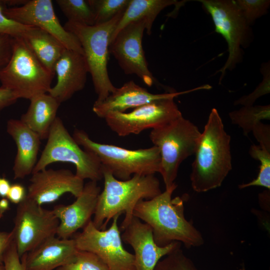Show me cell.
I'll list each match as a JSON object with an SVG mask.
<instances>
[{
    "label": "cell",
    "mask_w": 270,
    "mask_h": 270,
    "mask_svg": "<svg viewBox=\"0 0 270 270\" xmlns=\"http://www.w3.org/2000/svg\"><path fill=\"white\" fill-rule=\"evenodd\" d=\"M177 185L150 200H140L135 206L133 216L150 226L153 238L159 246L173 242L182 243L186 248L202 245L200 232L185 218L183 200L172 194Z\"/></svg>",
    "instance_id": "1"
},
{
    "label": "cell",
    "mask_w": 270,
    "mask_h": 270,
    "mask_svg": "<svg viewBox=\"0 0 270 270\" xmlns=\"http://www.w3.org/2000/svg\"><path fill=\"white\" fill-rule=\"evenodd\" d=\"M230 136L218 110H211L201 132L192 164V189L202 192L220 186L232 169Z\"/></svg>",
    "instance_id": "2"
},
{
    "label": "cell",
    "mask_w": 270,
    "mask_h": 270,
    "mask_svg": "<svg viewBox=\"0 0 270 270\" xmlns=\"http://www.w3.org/2000/svg\"><path fill=\"white\" fill-rule=\"evenodd\" d=\"M102 170L104 186L98 196L92 221L97 228L104 230L110 220L124 214L120 228L123 231L133 218L137 203L162 192L160 182L154 174H135L128 180H119L108 170Z\"/></svg>",
    "instance_id": "3"
},
{
    "label": "cell",
    "mask_w": 270,
    "mask_h": 270,
    "mask_svg": "<svg viewBox=\"0 0 270 270\" xmlns=\"http://www.w3.org/2000/svg\"><path fill=\"white\" fill-rule=\"evenodd\" d=\"M72 136L84 150L94 154L102 168L110 171L118 180H127L135 174L160 173V154L158 148L154 146L146 148L128 150L94 142L86 132L79 129H76Z\"/></svg>",
    "instance_id": "4"
},
{
    "label": "cell",
    "mask_w": 270,
    "mask_h": 270,
    "mask_svg": "<svg viewBox=\"0 0 270 270\" xmlns=\"http://www.w3.org/2000/svg\"><path fill=\"white\" fill-rule=\"evenodd\" d=\"M124 12L104 24L90 26L67 22L64 26L77 38L82 46L98 95L97 102L104 100L116 88L110 80L108 70L109 46Z\"/></svg>",
    "instance_id": "5"
},
{
    "label": "cell",
    "mask_w": 270,
    "mask_h": 270,
    "mask_svg": "<svg viewBox=\"0 0 270 270\" xmlns=\"http://www.w3.org/2000/svg\"><path fill=\"white\" fill-rule=\"evenodd\" d=\"M54 74L40 61L22 36L13 37L11 57L0 72L2 86L12 90L18 98L30 100L48 92Z\"/></svg>",
    "instance_id": "6"
},
{
    "label": "cell",
    "mask_w": 270,
    "mask_h": 270,
    "mask_svg": "<svg viewBox=\"0 0 270 270\" xmlns=\"http://www.w3.org/2000/svg\"><path fill=\"white\" fill-rule=\"evenodd\" d=\"M200 134L198 127L182 116L152 130L150 138L160 150V173L166 189L176 184L181 163L194 154Z\"/></svg>",
    "instance_id": "7"
},
{
    "label": "cell",
    "mask_w": 270,
    "mask_h": 270,
    "mask_svg": "<svg viewBox=\"0 0 270 270\" xmlns=\"http://www.w3.org/2000/svg\"><path fill=\"white\" fill-rule=\"evenodd\" d=\"M48 141L32 172L44 169L56 162H69L74 165L76 175L84 180L98 182L102 179V166L93 153L82 149L56 117L50 130Z\"/></svg>",
    "instance_id": "8"
},
{
    "label": "cell",
    "mask_w": 270,
    "mask_h": 270,
    "mask_svg": "<svg viewBox=\"0 0 270 270\" xmlns=\"http://www.w3.org/2000/svg\"><path fill=\"white\" fill-rule=\"evenodd\" d=\"M210 15L215 31L226 40L228 56L224 66L216 73L221 72V82L227 70H232L242 59V47H248L252 42V32L234 0H197Z\"/></svg>",
    "instance_id": "9"
},
{
    "label": "cell",
    "mask_w": 270,
    "mask_h": 270,
    "mask_svg": "<svg viewBox=\"0 0 270 270\" xmlns=\"http://www.w3.org/2000/svg\"><path fill=\"white\" fill-rule=\"evenodd\" d=\"M59 223L52 210L44 208L26 196L18 204L12 230L20 257L55 236Z\"/></svg>",
    "instance_id": "10"
},
{
    "label": "cell",
    "mask_w": 270,
    "mask_h": 270,
    "mask_svg": "<svg viewBox=\"0 0 270 270\" xmlns=\"http://www.w3.org/2000/svg\"><path fill=\"white\" fill-rule=\"evenodd\" d=\"M114 216L108 228L100 230L92 220L82 232L73 236L77 248L96 254L107 266L108 270H135L134 255L124 247L118 220Z\"/></svg>",
    "instance_id": "11"
},
{
    "label": "cell",
    "mask_w": 270,
    "mask_h": 270,
    "mask_svg": "<svg viewBox=\"0 0 270 270\" xmlns=\"http://www.w3.org/2000/svg\"><path fill=\"white\" fill-rule=\"evenodd\" d=\"M182 116L174 98H170L142 105L128 112H110L104 119L112 132L125 136L152 130Z\"/></svg>",
    "instance_id": "12"
},
{
    "label": "cell",
    "mask_w": 270,
    "mask_h": 270,
    "mask_svg": "<svg viewBox=\"0 0 270 270\" xmlns=\"http://www.w3.org/2000/svg\"><path fill=\"white\" fill-rule=\"evenodd\" d=\"M146 23L134 22L126 25L116 36L109 46V53L117 60L126 74H136L151 86L156 80L148 68L142 46Z\"/></svg>",
    "instance_id": "13"
},
{
    "label": "cell",
    "mask_w": 270,
    "mask_h": 270,
    "mask_svg": "<svg viewBox=\"0 0 270 270\" xmlns=\"http://www.w3.org/2000/svg\"><path fill=\"white\" fill-rule=\"evenodd\" d=\"M8 18L25 26L40 28L58 40L66 48L84 55L77 38L67 31L56 16L51 0H30L24 4L4 8Z\"/></svg>",
    "instance_id": "14"
},
{
    "label": "cell",
    "mask_w": 270,
    "mask_h": 270,
    "mask_svg": "<svg viewBox=\"0 0 270 270\" xmlns=\"http://www.w3.org/2000/svg\"><path fill=\"white\" fill-rule=\"evenodd\" d=\"M27 197L42 206L54 202L66 193L78 196L84 180L67 169H44L32 174Z\"/></svg>",
    "instance_id": "15"
},
{
    "label": "cell",
    "mask_w": 270,
    "mask_h": 270,
    "mask_svg": "<svg viewBox=\"0 0 270 270\" xmlns=\"http://www.w3.org/2000/svg\"><path fill=\"white\" fill-rule=\"evenodd\" d=\"M123 231L122 240L134 250L135 270H154L163 257L181 248L182 243L176 241L164 246H158L150 226L134 216Z\"/></svg>",
    "instance_id": "16"
},
{
    "label": "cell",
    "mask_w": 270,
    "mask_h": 270,
    "mask_svg": "<svg viewBox=\"0 0 270 270\" xmlns=\"http://www.w3.org/2000/svg\"><path fill=\"white\" fill-rule=\"evenodd\" d=\"M206 90V85L193 89L176 92L170 90L163 94H152L146 89L136 84L133 80L128 81L116 89L104 100L95 101L92 111L98 117L104 118L110 112H124L130 108H136L152 102L170 98H174L180 95L200 90Z\"/></svg>",
    "instance_id": "17"
},
{
    "label": "cell",
    "mask_w": 270,
    "mask_h": 270,
    "mask_svg": "<svg viewBox=\"0 0 270 270\" xmlns=\"http://www.w3.org/2000/svg\"><path fill=\"white\" fill-rule=\"evenodd\" d=\"M100 192L97 182L90 180L84 185L82 192L74 202L54 207L53 212L60 222L56 232L58 238H70L92 220Z\"/></svg>",
    "instance_id": "18"
},
{
    "label": "cell",
    "mask_w": 270,
    "mask_h": 270,
    "mask_svg": "<svg viewBox=\"0 0 270 270\" xmlns=\"http://www.w3.org/2000/svg\"><path fill=\"white\" fill-rule=\"evenodd\" d=\"M54 72L56 83L48 93L60 104L84 88L89 72L84 55L66 48L56 62Z\"/></svg>",
    "instance_id": "19"
},
{
    "label": "cell",
    "mask_w": 270,
    "mask_h": 270,
    "mask_svg": "<svg viewBox=\"0 0 270 270\" xmlns=\"http://www.w3.org/2000/svg\"><path fill=\"white\" fill-rule=\"evenodd\" d=\"M78 249L73 238H50L24 254L26 270H54L69 262Z\"/></svg>",
    "instance_id": "20"
},
{
    "label": "cell",
    "mask_w": 270,
    "mask_h": 270,
    "mask_svg": "<svg viewBox=\"0 0 270 270\" xmlns=\"http://www.w3.org/2000/svg\"><path fill=\"white\" fill-rule=\"evenodd\" d=\"M6 131L15 142L17 148L12 168L14 178H24L32 174L36 164L41 140L20 120H9Z\"/></svg>",
    "instance_id": "21"
},
{
    "label": "cell",
    "mask_w": 270,
    "mask_h": 270,
    "mask_svg": "<svg viewBox=\"0 0 270 270\" xmlns=\"http://www.w3.org/2000/svg\"><path fill=\"white\" fill-rule=\"evenodd\" d=\"M30 100L28 108L20 120L40 140L47 138L60 104L48 93L35 96Z\"/></svg>",
    "instance_id": "22"
},
{
    "label": "cell",
    "mask_w": 270,
    "mask_h": 270,
    "mask_svg": "<svg viewBox=\"0 0 270 270\" xmlns=\"http://www.w3.org/2000/svg\"><path fill=\"white\" fill-rule=\"evenodd\" d=\"M178 3L176 0H130L114 32L110 42L122 28L138 20L145 22L146 33L150 35L153 23L160 12L168 6Z\"/></svg>",
    "instance_id": "23"
},
{
    "label": "cell",
    "mask_w": 270,
    "mask_h": 270,
    "mask_svg": "<svg viewBox=\"0 0 270 270\" xmlns=\"http://www.w3.org/2000/svg\"><path fill=\"white\" fill-rule=\"evenodd\" d=\"M22 37L40 61L54 74L55 64L66 48L64 45L50 34L34 26Z\"/></svg>",
    "instance_id": "24"
},
{
    "label": "cell",
    "mask_w": 270,
    "mask_h": 270,
    "mask_svg": "<svg viewBox=\"0 0 270 270\" xmlns=\"http://www.w3.org/2000/svg\"><path fill=\"white\" fill-rule=\"evenodd\" d=\"M232 124H236L248 136L255 126L262 120H270V106H243L228 114Z\"/></svg>",
    "instance_id": "25"
},
{
    "label": "cell",
    "mask_w": 270,
    "mask_h": 270,
    "mask_svg": "<svg viewBox=\"0 0 270 270\" xmlns=\"http://www.w3.org/2000/svg\"><path fill=\"white\" fill-rule=\"evenodd\" d=\"M56 2L67 18L68 22L90 26L95 24L94 16L88 0H56Z\"/></svg>",
    "instance_id": "26"
},
{
    "label": "cell",
    "mask_w": 270,
    "mask_h": 270,
    "mask_svg": "<svg viewBox=\"0 0 270 270\" xmlns=\"http://www.w3.org/2000/svg\"><path fill=\"white\" fill-rule=\"evenodd\" d=\"M250 156L260 162V170L256 178L238 186L240 189L251 186H260L270 189V150L260 145L252 144L249 150Z\"/></svg>",
    "instance_id": "27"
},
{
    "label": "cell",
    "mask_w": 270,
    "mask_h": 270,
    "mask_svg": "<svg viewBox=\"0 0 270 270\" xmlns=\"http://www.w3.org/2000/svg\"><path fill=\"white\" fill-rule=\"evenodd\" d=\"M95 18V24L106 23L124 12L130 0H87Z\"/></svg>",
    "instance_id": "28"
},
{
    "label": "cell",
    "mask_w": 270,
    "mask_h": 270,
    "mask_svg": "<svg viewBox=\"0 0 270 270\" xmlns=\"http://www.w3.org/2000/svg\"><path fill=\"white\" fill-rule=\"evenodd\" d=\"M56 270H108V268L95 254L78 250L69 262Z\"/></svg>",
    "instance_id": "29"
},
{
    "label": "cell",
    "mask_w": 270,
    "mask_h": 270,
    "mask_svg": "<svg viewBox=\"0 0 270 270\" xmlns=\"http://www.w3.org/2000/svg\"><path fill=\"white\" fill-rule=\"evenodd\" d=\"M154 270H200L180 248L162 258Z\"/></svg>",
    "instance_id": "30"
},
{
    "label": "cell",
    "mask_w": 270,
    "mask_h": 270,
    "mask_svg": "<svg viewBox=\"0 0 270 270\" xmlns=\"http://www.w3.org/2000/svg\"><path fill=\"white\" fill-rule=\"evenodd\" d=\"M234 1L250 26L256 19L266 14L270 6V0H234Z\"/></svg>",
    "instance_id": "31"
},
{
    "label": "cell",
    "mask_w": 270,
    "mask_h": 270,
    "mask_svg": "<svg viewBox=\"0 0 270 270\" xmlns=\"http://www.w3.org/2000/svg\"><path fill=\"white\" fill-rule=\"evenodd\" d=\"M270 62L263 63L261 66L260 72L263 76L262 82L256 88L248 95L239 98L234 102V104L243 106H253L255 101L260 97L268 94L270 92Z\"/></svg>",
    "instance_id": "32"
},
{
    "label": "cell",
    "mask_w": 270,
    "mask_h": 270,
    "mask_svg": "<svg viewBox=\"0 0 270 270\" xmlns=\"http://www.w3.org/2000/svg\"><path fill=\"white\" fill-rule=\"evenodd\" d=\"M4 7L0 3V34L22 36L32 26L20 24L8 18L4 13Z\"/></svg>",
    "instance_id": "33"
},
{
    "label": "cell",
    "mask_w": 270,
    "mask_h": 270,
    "mask_svg": "<svg viewBox=\"0 0 270 270\" xmlns=\"http://www.w3.org/2000/svg\"><path fill=\"white\" fill-rule=\"evenodd\" d=\"M5 270H26L20 260L14 241L6 250L3 262Z\"/></svg>",
    "instance_id": "34"
},
{
    "label": "cell",
    "mask_w": 270,
    "mask_h": 270,
    "mask_svg": "<svg viewBox=\"0 0 270 270\" xmlns=\"http://www.w3.org/2000/svg\"><path fill=\"white\" fill-rule=\"evenodd\" d=\"M13 37L0 34V72L9 62L12 54Z\"/></svg>",
    "instance_id": "35"
},
{
    "label": "cell",
    "mask_w": 270,
    "mask_h": 270,
    "mask_svg": "<svg viewBox=\"0 0 270 270\" xmlns=\"http://www.w3.org/2000/svg\"><path fill=\"white\" fill-rule=\"evenodd\" d=\"M259 145L270 150V126L262 122L258 123L252 131Z\"/></svg>",
    "instance_id": "36"
},
{
    "label": "cell",
    "mask_w": 270,
    "mask_h": 270,
    "mask_svg": "<svg viewBox=\"0 0 270 270\" xmlns=\"http://www.w3.org/2000/svg\"><path fill=\"white\" fill-rule=\"evenodd\" d=\"M26 196L27 192L24 186L19 183H16L11 184L6 198L10 202L18 204L26 198Z\"/></svg>",
    "instance_id": "37"
},
{
    "label": "cell",
    "mask_w": 270,
    "mask_h": 270,
    "mask_svg": "<svg viewBox=\"0 0 270 270\" xmlns=\"http://www.w3.org/2000/svg\"><path fill=\"white\" fill-rule=\"evenodd\" d=\"M18 98L12 90L0 86V111L15 103Z\"/></svg>",
    "instance_id": "38"
},
{
    "label": "cell",
    "mask_w": 270,
    "mask_h": 270,
    "mask_svg": "<svg viewBox=\"0 0 270 270\" xmlns=\"http://www.w3.org/2000/svg\"><path fill=\"white\" fill-rule=\"evenodd\" d=\"M13 241L12 232L0 231V264H3L4 254Z\"/></svg>",
    "instance_id": "39"
},
{
    "label": "cell",
    "mask_w": 270,
    "mask_h": 270,
    "mask_svg": "<svg viewBox=\"0 0 270 270\" xmlns=\"http://www.w3.org/2000/svg\"><path fill=\"white\" fill-rule=\"evenodd\" d=\"M11 184L6 178L0 176V196L2 198H6Z\"/></svg>",
    "instance_id": "40"
},
{
    "label": "cell",
    "mask_w": 270,
    "mask_h": 270,
    "mask_svg": "<svg viewBox=\"0 0 270 270\" xmlns=\"http://www.w3.org/2000/svg\"><path fill=\"white\" fill-rule=\"evenodd\" d=\"M10 201L6 198H3L0 200V218L4 214L10 210Z\"/></svg>",
    "instance_id": "41"
},
{
    "label": "cell",
    "mask_w": 270,
    "mask_h": 270,
    "mask_svg": "<svg viewBox=\"0 0 270 270\" xmlns=\"http://www.w3.org/2000/svg\"><path fill=\"white\" fill-rule=\"evenodd\" d=\"M0 270H5L4 264H0Z\"/></svg>",
    "instance_id": "42"
}]
</instances>
